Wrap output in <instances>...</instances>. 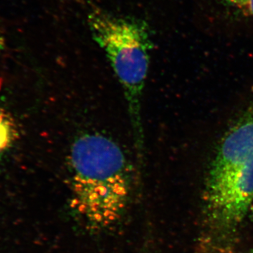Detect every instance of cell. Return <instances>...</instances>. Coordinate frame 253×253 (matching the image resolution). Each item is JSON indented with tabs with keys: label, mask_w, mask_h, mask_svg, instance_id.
Returning <instances> with one entry per match:
<instances>
[{
	"label": "cell",
	"mask_w": 253,
	"mask_h": 253,
	"mask_svg": "<svg viewBox=\"0 0 253 253\" xmlns=\"http://www.w3.org/2000/svg\"><path fill=\"white\" fill-rule=\"evenodd\" d=\"M207 253H230L240 228L253 212V101L221 138L204 189Z\"/></svg>",
	"instance_id": "obj_1"
},
{
	"label": "cell",
	"mask_w": 253,
	"mask_h": 253,
	"mask_svg": "<svg viewBox=\"0 0 253 253\" xmlns=\"http://www.w3.org/2000/svg\"><path fill=\"white\" fill-rule=\"evenodd\" d=\"M71 206L90 231L109 229L122 219L129 204L132 174L123 149L107 136L83 134L69 156Z\"/></svg>",
	"instance_id": "obj_2"
},
{
	"label": "cell",
	"mask_w": 253,
	"mask_h": 253,
	"mask_svg": "<svg viewBox=\"0 0 253 253\" xmlns=\"http://www.w3.org/2000/svg\"><path fill=\"white\" fill-rule=\"evenodd\" d=\"M86 20L93 39L104 51L122 86L141 166L145 158L141 106L153 47L151 27L141 18L116 16L96 7L88 12Z\"/></svg>",
	"instance_id": "obj_3"
},
{
	"label": "cell",
	"mask_w": 253,
	"mask_h": 253,
	"mask_svg": "<svg viewBox=\"0 0 253 253\" xmlns=\"http://www.w3.org/2000/svg\"><path fill=\"white\" fill-rule=\"evenodd\" d=\"M18 135L17 126L9 113L0 108V159L14 144Z\"/></svg>",
	"instance_id": "obj_4"
},
{
	"label": "cell",
	"mask_w": 253,
	"mask_h": 253,
	"mask_svg": "<svg viewBox=\"0 0 253 253\" xmlns=\"http://www.w3.org/2000/svg\"><path fill=\"white\" fill-rule=\"evenodd\" d=\"M220 1L237 14L253 19V0H220Z\"/></svg>",
	"instance_id": "obj_5"
},
{
	"label": "cell",
	"mask_w": 253,
	"mask_h": 253,
	"mask_svg": "<svg viewBox=\"0 0 253 253\" xmlns=\"http://www.w3.org/2000/svg\"><path fill=\"white\" fill-rule=\"evenodd\" d=\"M4 46L5 42L4 36H3L1 30H0V55H1V51L4 49Z\"/></svg>",
	"instance_id": "obj_6"
},
{
	"label": "cell",
	"mask_w": 253,
	"mask_h": 253,
	"mask_svg": "<svg viewBox=\"0 0 253 253\" xmlns=\"http://www.w3.org/2000/svg\"><path fill=\"white\" fill-rule=\"evenodd\" d=\"M247 253H253V249L251 250V251H249Z\"/></svg>",
	"instance_id": "obj_7"
}]
</instances>
